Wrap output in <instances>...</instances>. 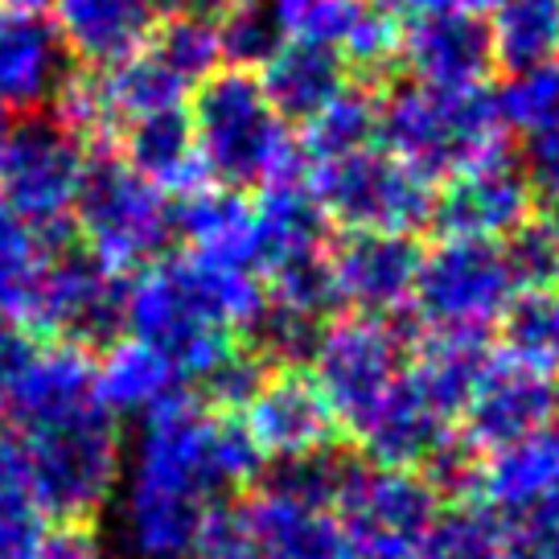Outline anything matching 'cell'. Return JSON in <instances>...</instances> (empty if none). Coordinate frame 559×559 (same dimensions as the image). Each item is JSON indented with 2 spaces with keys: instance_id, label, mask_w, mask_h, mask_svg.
Returning a JSON list of instances; mask_svg holds the SVG:
<instances>
[{
  "instance_id": "obj_1",
  "label": "cell",
  "mask_w": 559,
  "mask_h": 559,
  "mask_svg": "<svg viewBox=\"0 0 559 559\" xmlns=\"http://www.w3.org/2000/svg\"><path fill=\"white\" fill-rule=\"evenodd\" d=\"M263 280L239 263L160 255L128 280L123 333L169 358L186 386L263 313Z\"/></svg>"
},
{
  "instance_id": "obj_2",
  "label": "cell",
  "mask_w": 559,
  "mask_h": 559,
  "mask_svg": "<svg viewBox=\"0 0 559 559\" xmlns=\"http://www.w3.org/2000/svg\"><path fill=\"white\" fill-rule=\"evenodd\" d=\"M9 437L17 444L21 489L37 514L53 526H95L123 473L120 419L95 403Z\"/></svg>"
},
{
  "instance_id": "obj_3",
  "label": "cell",
  "mask_w": 559,
  "mask_h": 559,
  "mask_svg": "<svg viewBox=\"0 0 559 559\" xmlns=\"http://www.w3.org/2000/svg\"><path fill=\"white\" fill-rule=\"evenodd\" d=\"M186 116L206 181L227 190H263L284 177H300L305 157L297 136L251 70H214L193 91Z\"/></svg>"
},
{
  "instance_id": "obj_4",
  "label": "cell",
  "mask_w": 559,
  "mask_h": 559,
  "mask_svg": "<svg viewBox=\"0 0 559 559\" xmlns=\"http://www.w3.org/2000/svg\"><path fill=\"white\" fill-rule=\"evenodd\" d=\"M379 148L428 181L507 157L498 95L481 87H428L407 79L379 99Z\"/></svg>"
},
{
  "instance_id": "obj_5",
  "label": "cell",
  "mask_w": 559,
  "mask_h": 559,
  "mask_svg": "<svg viewBox=\"0 0 559 559\" xmlns=\"http://www.w3.org/2000/svg\"><path fill=\"white\" fill-rule=\"evenodd\" d=\"M70 214L83 251L120 276L160 260L177 235L169 193H160L128 160L116 157L87 160Z\"/></svg>"
},
{
  "instance_id": "obj_6",
  "label": "cell",
  "mask_w": 559,
  "mask_h": 559,
  "mask_svg": "<svg viewBox=\"0 0 559 559\" xmlns=\"http://www.w3.org/2000/svg\"><path fill=\"white\" fill-rule=\"evenodd\" d=\"M514 300L519 284L502 243L440 235V243L419 255L412 309L428 325V333L486 337L502 325Z\"/></svg>"
},
{
  "instance_id": "obj_7",
  "label": "cell",
  "mask_w": 559,
  "mask_h": 559,
  "mask_svg": "<svg viewBox=\"0 0 559 559\" xmlns=\"http://www.w3.org/2000/svg\"><path fill=\"white\" fill-rule=\"evenodd\" d=\"M333 519L349 559H419L440 519V489L419 469L349 465Z\"/></svg>"
},
{
  "instance_id": "obj_8",
  "label": "cell",
  "mask_w": 559,
  "mask_h": 559,
  "mask_svg": "<svg viewBox=\"0 0 559 559\" xmlns=\"http://www.w3.org/2000/svg\"><path fill=\"white\" fill-rule=\"evenodd\" d=\"M309 190L321 214L342 230H391L416 235L432 223L437 181L391 157L386 148H362L349 157L309 165Z\"/></svg>"
},
{
  "instance_id": "obj_9",
  "label": "cell",
  "mask_w": 559,
  "mask_h": 559,
  "mask_svg": "<svg viewBox=\"0 0 559 559\" xmlns=\"http://www.w3.org/2000/svg\"><path fill=\"white\" fill-rule=\"evenodd\" d=\"M87 174L83 136L62 120H29L0 132V206L41 227H67L74 193Z\"/></svg>"
},
{
  "instance_id": "obj_10",
  "label": "cell",
  "mask_w": 559,
  "mask_h": 559,
  "mask_svg": "<svg viewBox=\"0 0 559 559\" xmlns=\"http://www.w3.org/2000/svg\"><path fill=\"white\" fill-rule=\"evenodd\" d=\"M313 383L333 407L337 424H358L383 400L403 370V342L383 317H337L325 321L309 354Z\"/></svg>"
},
{
  "instance_id": "obj_11",
  "label": "cell",
  "mask_w": 559,
  "mask_h": 559,
  "mask_svg": "<svg viewBox=\"0 0 559 559\" xmlns=\"http://www.w3.org/2000/svg\"><path fill=\"white\" fill-rule=\"evenodd\" d=\"M123 293H128V280L120 272L91 260L87 251L62 247L53 255L41 300H37L34 330L87 354H99L123 337Z\"/></svg>"
},
{
  "instance_id": "obj_12",
  "label": "cell",
  "mask_w": 559,
  "mask_h": 559,
  "mask_svg": "<svg viewBox=\"0 0 559 559\" xmlns=\"http://www.w3.org/2000/svg\"><path fill=\"white\" fill-rule=\"evenodd\" d=\"M551 419H559V370L523 362L507 349L489 354L461 407L465 440L486 453L539 432Z\"/></svg>"
},
{
  "instance_id": "obj_13",
  "label": "cell",
  "mask_w": 559,
  "mask_h": 559,
  "mask_svg": "<svg viewBox=\"0 0 559 559\" xmlns=\"http://www.w3.org/2000/svg\"><path fill=\"white\" fill-rule=\"evenodd\" d=\"M456 412L424 391V386L400 370L383 400L354 424V437L370 456V465L386 469H432L440 456L456 444Z\"/></svg>"
},
{
  "instance_id": "obj_14",
  "label": "cell",
  "mask_w": 559,
  "mask_h": 559,
  "mask_svg": "<svg viewBox=\"0 0 559 559\" xmlns=\"http://www.w3.org/2000/svg\"><path fill=\"white\" fill-rule=\"evenodd\" d=\"M419 251L412 235L391 230H346L325 251L333 280V300L358 317H395L412 305L419 272Z\"/></svg>"
},
{
  "instance_id": "obj_15",
  "label": "cell",
  "mask_w": 559,
  "mask_h": 559,
  "mask_svg": "<svg viewBox=\"0 0 559 559\" xmlns=\"http://www.w3.org/2000/svg\"><path fill=\"white\" fill-rule=\"evenodd\" d=\"M473 489L502 523L559 526V419L486 453L473 465Z\"/></svg>"
},
{
  "instance_id": "obj_16",
  "label": "cell",
  "mask_w": 559,
  "mask_h": 559,
  "mask_svg": "<svg viewBox=\"0 0 559 559\" xmlns=\"http://www.w3.org/2000/svg\"><path fill=\"white\" fill-rule=\"evenodd\" d=\"M243 428L263 461H300L330 453L337 437V416L317 391L313 374L300 370H267L260 391L243 407Z\"/></svg>"
},
{
  "instance_id": "obj_17",
  "label": "cell",
  "mask_w": 559,
  "mask_h": 559,
  "mask_svg": "<svg viewBox=\"0 0 559 559\" xmlns=\"http://www.w3.org/2000/svg\"><path fill=\"white\" fill-rule=\"evenodd\" d=\"M535 214V198L523 169H514L510 157L473 165L444 177V190L432 206V227L444 239H489L502 243Z\"/></svg>"
},
{
  "instance_id": "obj_18",
  "label": "cell",
  "mask_w": 559,
  "mask_h": 559,
  "mask_svg": "<svg viewBox=\"0 0 559 559\" xmlns=\"http://www.w3.org/2000/svg\"><path fill=\"white\" fill-rule=\"evenodd\" d=\"M230 523L243 551L255 559H349L333 510L272 486L230 507Z\"/></svg>"
},
{
  "instance_id": "obj_19",
  "label": "cell",
  "mask_w": 559,
  "mask_h": 559,
  "mask_svg": "<svg viewBox=\"0 0 559 559\" xmlns=\"http://www.w3.org/2000/svg\"><path fill=\"white\" fill-rule=\"evenodd\" d=\"M507 136L519 140L535 206H559V58L510 74L498 95Z\"/></svg>"
},
{
  "instance_id": "obj_20",
  "label": "cell",
  "mask_w": 559,
  "mask_h": 559,
  "mask_svg": "<svg viewBox=\"0 0 559 559\" xmlns=\"http://www.w3.org/2000/svg\"><path fill=\"white\" fill-rule=\"evenodd\" d=\"M400 62L428 87H481L493 70L489 29L473 9H444L403 29Z\"/></svg>"
},
{
  "instance_id": "obj_21",
  "label": "cell",
  "mask_w": 559,
  "mask_h": 559,
  "mask_svg": "<svg viewBox=\"0 0 559 559\" xmlns=\"http://www.w3.org/2000/svg\"><path fill=\"white\" fill-rule=\"evenodd\" d=\"M70 53L41 13H0V111L37 116L67 91Z\"/></svg>"
},
{
  "instance_id": "obj_22",
  "label": "cell",
  "mask_w": 559,
  "mask_h": 559,
  "mask_svg": "<svg viewBox=\"0 0 559 559\" xmlns=\"http://www.w3.org/2000/svg\"><path fill=\"white\" fill-rule=\"evenodd\" d=\"M53 29L62 37L70 58L107 70L136 53L165 13H174L169 0H50Z\"/></svg>"
},
{
  "instance_id": "obj_23",
  "label": "cell",
  "mask_w": 559,
  "mask_h": 559,
  "mask_svg": "<svg viewBox=\"0 0 559 559\" xmlns=\"http://www.w3.org/2000/svg\"><path fill=\"white\" fill-rule=\"evenodd\" d=\"M251 223H255V272L267 280L272 272L297 260L321 255L330 247V218L317 206L309 181L284 177L263 186L260 198L251 202Z\"/></svg>"
},
{
  "instance_id": "obj_24",
  "label": "cell",
  "mask_w": 559,
  "mask_h": 559,
  "mask_svg": "<svg viewBox=\"0 0 559 559\" xmlns=\"http://www.w3.org/2000/svg\"><path fill=\"white\" fill-rule=\"evenodd\" d=\"M95 403H104L99 386H95V354L58 342L34 358V367L21 379L17 395L9 400L0 419L9 424V432H21V428H37L50 419L87 412Z\"/></svg>"
},
{
  "instance_id": "obj_25",
  "label": "cell",
  "mask_w": 559,
  "mask_h": 559,
  "mask_svg": "<svg viewBox=\"0 0 559 559\" xmlns=\"http://www.w3.org/2000/svg\"><path fill=\"white\" fill-rule=\"evenodd\" d=\"M70 247L67 227H41L0 206V317L34 330L37 300L46 288L53 255Z\"/></svg>"
},
{
  "instance_id": "obj_26",
  "label": "cell",
  "mask_w": 559,
  "mask_h": 559,
  "mask_svg": "<svg viewBox=\"0 0 559 559\" xmlns=\"http://www.w3.org/2000/svg\"><path fill=\"white\" fill-rule=\"evenodd\" d=\"M174 227L198 260L239 263L255 272V223H251V202L243 198V190L198 186L181 198V206H174Z\"/></svg>"
},
{
  "instance_id": "obj_27",
  "label": "cell",
  "mask_w": 559,
  "mask_h": 559,
  "mask_svg": "<svg viewBox=\"0 0 559 559\" xmlns=\"http://www.w3.org/2000/svg\"><path fill=\"white\" fill-rule=\"evenodd\" d=\"M346 62L325 46L309 41H276V50L260 62V87L284 120H309L333 95L349 87Z\"/></svg>"
},
{
  "instance_id": "obj_28",
  "label": "cell",
  "mask_w": 559,
  "mask_h": 559,
  "mask_svg": "<svg viewBox=\"0 0 559 559\" xmlns=\"http://www.w3.org/2000/svg\"><path fill=\"white\" fill-rule=\"evenodd\" d=\"M95 386H99L104 407L116 419H144L148 412H157L160 403L190 391L174 362L160 358L157 349H148L136 337H120V342H111L107 349L95 354Z\"/></svg>"
},
{
  "instance_id": "obj_29",
  "label": "cell",
  "mask_w": 559,
  "mask_h": 559,
  "mask_svg": "<svg viewBox=\"0 0 559 559\" xmlns=\"http://www.w3.org/2000/svg\"><path fill=\"white\" fill-rule=\"evenodd\" d=\"M120 136H123V160H128L144 181H153L160 193L186 198V193H193L198 186H206L202 160H198V148H193L186 107L128 123Z\"/></svg>"
},
{
  "instance_id": "obj_30",
  "label": "cell",
  "mask_w": 559,
  "mask_h": 559,
  "mask_svg": "<svg viewBox=\"0 0 559 559\" xmlns=\"http://www.w3.org/2000/svg\"><path fill=\"white\" fill-rule=\"evenodd\" d=\"M493 67L523 74L559 58V0H502L486 21Z\"/></svg>"
},
{
  "instance_id": "obj_31",
  "label": "cell",
  "mask_w": 559,
  "mask_h": 559,
  "mask_svg": "<svg viewBox=\"0 0 559 559\" xmlns=\"http://www.w3.org/2000/svg\"><path fill=\"white\" fill-rule=\"evenodd\" d=\"M300 128H305V136L297 144L300 157L309 165H325V160L362 153V148L379 144V99L349 83L342 95H333L330 104L317 116H309Z\"/></svg>"
},
{
  "instance_id": "obj_32",
  "label": "cell",
  "mask_w": 559,
  "mask_h": 559,
  "mask_svg": "<svg viewBox=\"0 0 559 559\" xmlns=\"http://www.w3.org/2000/svg\"><path fill=\"white\" fill-rule=\"evenodd\" d=\"M263 9L276 25L280 41H309L342 58V46L358 29L370 0H267Z\"/></svg>"
},
{
  "instance_id": "obj_33",
  "label": "cell",
  "mask_w": 559,
  "mask_h": 559,
  "mask_svg": "<svg viewBox=\"0 0 559 559\" xmlns=\"http://www.w3.org/2000/svg\"><path fill=\"white\" fill-rule=\"evenodd\" d=\"M263 379H267V362H263L255 349L227 346L190 386L198 391L193 400L202 403V407L235 416V412H243L247 403H251V395L260 391Z\"/></svg>"
},
{
  "instance_id": "obj_34",
  "label": "cell",
  "mask_w": 559,
  "mask_h": 559,
  "mask_svg": "<svg viewBox=\"0 0 559 559\" xmlns=\"http://www.w3.org/2000/svg\"><path fill=\"white\" fill-rule=\"evenodd\" d=\"M507 523L493 519L486 507H465L440 514L419 559H502Z\"/></svg>"
},
{
  "instance_id": "obj_35",
  "label": "cell",
  "mask_w": 559,
  "mask_h": 559,
  "mask_svg": "<svg viewBox=\"0 0 559 559\" xmlns=\"http://www.w3.org/2000/svg\"><path fill=\"white\" fill-rule=\"evenodd\" d=\"M502 247L519 293H551L559 284V230L539 214H531Z\"/></svg>"
},
{
  "instance_id": "obj_36",
  "label": "cell",
  "mask_w": 559,
  "mask_h": 559,
  "mask_svg": "<svg viewBox=\"0 0 559 559\" xmlns=\"http://www.w3.org/2000/svg\"><path fill=\"white\" fill-rule=\"evenodd\" d=\"M400 41H403V25L370 0V9L362 13L358 29L342 46V62H346L349 74H383V70H391L400 62Z\"/></svg>"
},
{
  "instance_id": "obj_37",
  "label": "cell",
  "mask_w": 559,
  "mask_h": 559,
  "mask_svg": "<svg viewBox=\"0 0 559 559\" xmlns=\"http://www.w3.org/2000/svg\"><path fill=\"white\" fill-rule=\"evenodd\" d=\"M218 41H223V62H230L235 70L260 67L267 53L276 50V25L267 17L263 4H243V9H230L218 21Z\"/></svg>"
},
{
  "instance_id": "obj_38",
  "label": "cell",
  "mask_w": 559,
  "mask_h": 559,
  "mask_svg": "<svg viewBox=\"0 0 559 559\" xmlns=\"http://www.w3.org/2000/svg\"><path fill=\"white\" fill-rule=\"evenodd\" d=\"M46 535V519L25 498V489L0 486V559H34Z\"/></svg>"
},
{
  "instance_id": "obj_39",
  "label": "cell",
  "mask_w": 559,
  "mask_h": 559,
  "mask_svg": "<svg viewBox=\"0 0 559 559\" xmlns=\"http://www.w3.org/2000/svg\"><path fill=\"white\" fill-rule=\"evenodd\" d=\"M37 354H41V346H37L34 330H25L17 321L0 317V416H4L9 400L17 395L21 379L29 374Z\"/></svg>"
},
{
  "instance_id": "obj_40",
  "label": "cell",
  "mask_w": 559,
  "mask_h": 559,
  "mask_svg": "<svg viewBox=\"0 0 559 559\" xmlns=\"http://www.w3.org/2000/svg\"><path fill=\"white\" fill-rule=\"evenodd\" d=\"M34 559H107L95 526H46Z\"/></svg>"
},
{
  "instance_id": "obj_41",
  "label": "cell",
  "mask_w": 559,
  "mask_h": 559,
  "mask_svg": "<svg viewBox=\"0 0 559 559\" xmlns=\"http://www.w3.org/2000/svg\"><path fill=\"white\" fill-rule=\"evenodd\" d=\"M502 559H559V526L507 523Z\"/></svg>"
},
{
  "instance_id": "obj_42",
  "label": "cell",
  "mask_w": 559,
  "mask_h": 559,
  "mask_svg": "<svg viewBox=\"0 0 559 559\" xmlns=\"http://www.w3.org/2000/svg\"><path fill=\"white\" fill-rule=\"evenodd\" d=\"M383 13H391L395 21H419L432 17V13H444V9H461V0H374Z\"/></svg>"
},
{
  "instance_id": "obj_43",
  "label": "cell",
  "mask_w": 559,
  "mask_h": 559,
  "mask_svg": "<svg viewBox=\"0 0 559 559\" xmlns=\"http://www.w3.org/2000/svg\"><path fill=\"white\" fill-rule=\"evenodd\" d=\"M543 313H547V337H551V358L559 367V284L551 293H543Z\"/></svg>"
},
{
  "instance_id": "obj_44",
  "label": "cell",
  "mask_w": 559,
  "mask_h": 559,
  "mask_svg": "<svg viewBox=\"0 0 559 559\" xmlns=\"http://www.w3.org/2000/svg\"><path fill=\"white\" fill-rule=\"evenodd\" d=\"M177 9H218V13H230V9H243V4H260V0H174Z\"/></svg>"
},
{
  "instance_id": "obj_45",
  "label": "cell",
  "mask_w": 559,
  "mask_h": 559,
  "mask_svg": "<svg viewBox=\"0 0 559 559\" xmlns=\"http://www.w3.org/2000/svg\"><path fill=\"white\" fill-rule=\"evenodd\" d=\"M50 0H0V13H41Z\"/></svg>"
},
{
  "instance_id": "obj_46",
  "label": "cell",
  "mask_w": 559,
  "mask_h": 559,
  "mask_svg": "<svg viewBox=\"0 0 559 559\" xmlns=\"http://www.w3.org/2000/svg\"><path fill=\"white\" fill-rule=\"evenodd\" d=\"M498 4H502V0H461V9H473V13H481V9H486V13H493Z\"/></svg>"
}]
</instances>
